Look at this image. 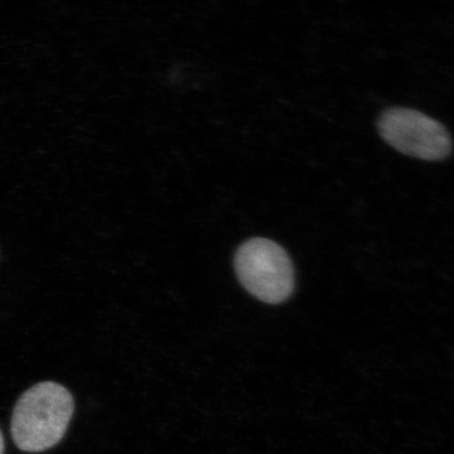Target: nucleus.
Segmentation results:
<instances>
[{"label": "nucleus", "mask_w": 454, "mask_h": 454, "mask_svg": "<svg viewBox=\"0 0 454 454\" xmlns=\"http://www.w3.org/2000/svg\"><path fill=\"white\" fill-rule=\"evenodd\" d=\"M381 137L396 151L427 161H439L451 154L452 140L439 121L411 109H389L379 119Z\"/></svg>", "instance_id": "7ed1b4c3"}, {"label": "nucleus", "mask_w": 454, "mask_h": 454, "mask_svg": "<svg viewBox=\"0 0 454 454\" xmlns=\"http://www.w3.org/2000/svg\"><path fill=\"white\" fill-rule=\"evenodd\" d=\"M0 454H4V439L2 430H0Z\"/></svg>", "instance_id": "20e7f679"}, {"label": "nucleus", "mask_w": 454, "mask_h": 454, "mask_svg": "<svg viewBox=\"0 0 454 454\" xmlns=\"http://www.w3.org/2000/svg\"><path fill=\"white\" fill-rule=\"evenodd\" d=\"M235 269L243 287L265 303L279 304L292 296V260L274 241L254 238L243 243L236 253Z\"/></svg>", "instance_id": "f03ea898"}, {"label": "nucleus", "mask_w": 454, "mask_h": 454, "mask_svg": "<svg viewBox=\"0 0 454 454\" xmlns=\"http://www.w3.org/2000/svg\"><path fill=\"white\" fill-rule=\"evenodd\" d=\"M75 404L69 390L55 382L32 386L14 407L11 434L17 448L37 453L64 439Z\"/></svg>", "instance_id": "f257e3e1"}]
</instances>
